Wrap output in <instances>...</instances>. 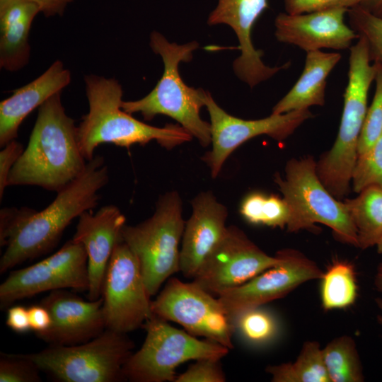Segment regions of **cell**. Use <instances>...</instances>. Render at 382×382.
Returning a JSON list of instances; mask_svg holds the SVG:
<instances>
[{
    "label": "cell",
    "instance_id": "obj_37",
    "mask_svg": "<svg viewBox=\"0 0 382 382\" xmlns=\"http://www.w3.org/2000/svg\"><path fill=\"white\" fill-rule=\"evenodd\" d=\"M30 208L5 207L0 212V245L6 247Z\"/></svg>",
    "mask_w": 382,
    "mask_h": 382
},
{
    "label": "cell",
    "instance_id": "obj_9",
    "mask_svg": "<svg viewBox=\"0 0 382 382\" xmlns=\"http://www.w3.org/2000/svg\"><path fill=\"white\" fill-rule=\"evenodd\" d=\"M143 327L144 341L123 367L125 380L132 382H174L180 364L200 359H221L230 350L214 341L199 340L154 314Z\"/></svg>",
    "mask_w": 382,
    "mask_h": 382
},
{
    "label": "cell",
    "instance_id": "obj_12",
    "mask_svg": "<svg viewBox=\"0 0 382 382\" xmlns=\"http://www.w3.org/2000/svg\"><path fill=\"white\" fill-rule=\"evenodd\" d=\"M204 106L209 115L212 149L202 160L216 178L228 156L246 141L260 135H267L282 141L292 134L305 121L313 115L309 109L283 114H271L259 120H243L227 113L205 91Z\"/></svg>",
    "mask_w": 382,
    "mask_h": 382
},
{
    "label": "cell",
    "instance_id": "obj_29",
    "mask_svg": "<svg viewBox=\"0 0 382 382\" xmlns=\"http://www.w3.org/2000/svg\"><path fill=\"white\" fill-rule=\"evenodd\" d=\"M234 324L241 335L254 344H264L270 341L278 330L275 318L260 307L242 313L235 320Z\"/></svg>",
    "mask_w": 382,
    "mask_h": 382
},
{
    "label": "cell",
    "instance_id": "obj_41",
    "mask_svg": "<svg viewBox=\"0 0 382 382\" xmlns=\"http://www.w3.org/2000/svg\"><path fill=\"white\" fill-rule=\"evenodd\" d=\"M358 6L379 17H382V0H359Z\"/></svg>",
    "mask_w": 382,
    "mask_h": 382
},
{
    "label": "cell",
    "instance_id": "obj_16",
    "mask_svg": "<svg viewBox=\"0 0 382 382\" xmlns=\"http://www.w3.org/2000/svg\"><path fill=\"white\" fill-rule=\"evenodd\" d=\"M268 8V0H217L207 18L209 25H226L235 33L241 54L234 60L233 69L236 76L250 88L283 70L282 65H266L262 60L263 52L256 49L252 40L253 28Z\"/></svg>",
    "mask_w": 382,
    "mask_h": 382
},
{
    "label": "cell",
    "instance_id": "obj_1",
    "mask_svg": "<svg viewBox=\"0 0 382 382\" xmlns=\"http://www.w3.org/2000/svg\"><path fill=\"white\" fill-rule=\"evenodd\" d=\"M86 161L77 127L57 93L38 108L28 146L9 174L8 186L34 185L57 192L81 174Z\"/></svg>",
    "mask_w": 382,
    "mask_h": 382
},
{
    "label": "cell",
    "instance_id": "obj_27",
    "mask_svg": "<svg viewBox=\"0 0 382 382\" xmlns=\"http://www.w3.org/2000/svg\"><path fill=\"white\" fill-rule=\"evenodd\" d=\"M323 349L326 371L330 382H363L364 376L356 342L349 335L330 341Z\"/></svg>",
    "mask_w": 382,
    "mask_h": 382
},
{
    "label": "cell",
    "instance_id": "obj_32",
    "mask_svg": "<svg viewBox=\"0 0 382 382\" xmlns=\"http://www.w3.org/2000/svg\"><path fill=\"white\" fill-rule=\"evenodd\" d=\"M377 65L375 77L376 91L373 101L367 110L358 141V155L364 153L382 134V65Z\"/></svg>",
    "mask_w": 382,
    "mask_h": 382
},
{
    "label": "cell",
    "instance_id": "obj_7",
    "mask_svg": "<svg viewBox=\"0 0 382 382\" xmlns=\"http://www.w3.org/2000/svg\"><path fill=\"white\" fill-rule=\"evenodd\" d=\"M274 182L290 207L288 231L311 229L315 224H322L338 241L358 248L357 230L347 206L323 184L313 157L290 159L284 176L276 174Z\"/></svg>",
    "mask_w": 382,
    "mask_h": 382
},
{
    "label": "cell",
    "instance_id": "obj_40",
    "mask_svg": "<svg viewBox=\"0 0 382 382\" xmlns=\"http://www.w3.org/2000/svg\"><path fill=\"white\" fill-rule=\"evenodd\" d=\"M35 4L45 16H62L74 0H27Z\"/></svg>",
    "mask_w": 382,
    "mask_h": 382
},
{
    "label": "cell",
    "instance_id": "obj_44",
    "mask_svg": "<svg viewBox=\"0 0 382 382\" xmlns=\"http://www.w3.org/2000/svg\"><path fill=\"white\" fill-rule=\"evenodd\" d=\"M376 246L377 248L378 253L382 255V236H381Z\"/></svg>",
    "mask_w": 382,
    "mask_h": 382
},
{
    "label": "cell",
    "instance_id": "obj_31",
    "mask_svg": "<svg viewBox=\"0 0 382 382\" xmlns=\"http://www.w3.org/2000/svg\"><path fill=\"white\" fill-rule=\"evenodd\" d=\"M352 183L357 193L369 186H382V134L371 147L358 155Z\"/></svg>",
    "mask_w": 382,
    "mask_h": 382
},
{
    "label": "cell",
    "instance_id": "obj_38",
    "mask_svg": "<svg viewBox=\"0 0 382 382\" xmlns=\"http://www.w3.org/2000/svg\"><path fill=\"white\" fill-rule=\"evenodd\" d=\"M6 323L13 331L24 333L30 330L28 310L22 306H13L7 311Z\"/></svg>",
    "mask_w": 382,
    "mask_h": 382
},
{
    "label": "cell",
    "instance_id": "obj_8",
    "mask_svg": "<svg viewBox=\"0 0 382 382\" xmlns=\"http://www.w3.org/2000/svg\"><path fill=\"white\" fill-rule=\"evenodd\" d=\"M134 347L127 334L106 328L81 344L50 345L23 355L60 381L118 382L125 381L123 367Z\"/></svg>",
    "mask_w": 382,
    "mask_h": 382
},
{
    "label": "cell",
    "instance_id": "obj_25",
    "mask_svg": "<svg viewBox=\"0 0 382 382\" xmlns=\"http://www.w3.org/2000/svg\"><path fill=\"white\" fill-rule=\"evenodd\" d=\"M266 372L272 382H330L323 349L317 341H306L294 362L270 365Z\"/></svg>",
    "mask_w": 382,
    "mask_h": 382
},
{
    "label": "cell",
    "instance_id": "obj_33",
    "mask_svg": "<svg viewBox=\"0 0 382 382\" xmlns=\"http://www.w3.org/2000/svg\"><path fill=\"white\" fill-rule=\"evenodd\" d=\"M40 371L23 354H1L0 382H40Z\"/></svg>",
    "mask_w": 382,
    "mask_h": 382
},
{
    "label": "cell",
    "instance_id": "obj_6",
    "mask_svg": "<svg viewBox=\"0 0 382 382\" xmlns=\"http://www.w3.org/2000/svg\"><path fill=\"white\" fill-rule=\"evenodd\" d=\"M185 224L181 198L170 191L159 197L151 217L122 228V239L137 257L151 298L180 271L179 245Z\"/></svg>",
    "mask_w": 382,
    "mask_h": 382
},
{
    "label": "cell",
    "instance_id": "obj_34",
    "mask_svg": "<svg viewBox=\"0 0 382 382\" xmlns=\"http://www.w3.org/2000/svg\"><path fill=\"white\" fill-rule=\"evenodd\" d=\"M220 360L216 359L195 360L185 371L177 375L174 382H224L226 376Z\"/></svg>",
    "mask_w": 382,
    "mask_h": 382
},
{
    "label": "cell",
    "instance_id": "obj_2",
    "mask_svg": "<svg viewBox=\"0 0 382 382\" xmlns=\"http://www.w3.org/2000/svg\"><path fill=\"white\" fill-rule=\"evenodd\" d=\"M108 180L104 158L94 156L47 207L40 212L30 209L6 245L0 273L50 251L74 219L97 206L98 192Z\"/></svg>",
    "mask_w": 382,
    "mask_h": 382
},
{
    "label": "cell",
    "instance_id": "obj_28",
    "mask_svg": "<svg viewBox=\"0 0 382 382\" xmlns=\"http://www.w3.org/2000/svg\"><path fill=\"white\" fill-rule=\"evenodd\" d=\"M240 213L249 223L270 227H286L291 219V209L284 197L254 192L242 201Z\"/></svg>",
    "mask_w": 382,
    "mask_h": 382
},
{
    "label": "cell",
    "instance_id": "obj_21",
    "mask_svg": "<svg viewBox=\"0 0 382 382\" xmlns=\"http://www.w3.org/2000/svg\"><path fill=\"white\" fill-rule=\"evenodd\" d=\"M71 73L63 63L55 61L40 76L16 89L0 103V146L16 139L23 120L71 82Z\"/></svg>",
    "mask_w": 382,
    "mask_h": 382
},
{
    "label": "cell",
    "instance_id": "obj_14",
    "mask_svg": "<svg viewBox=\"0 0 382 382\" xmlns=\"http://www.w3.org/2000/svg\"><path fill=\"white\" fill-rule=\"evenodd\" d=\"M276 254L279 257L278 263L217 296L233 323L242 313L281 299L299 286L320 279L323 275V272L313 260L296 249L284 248Z\"/></svg>",
    "mask_w": 382,
    "mask_h": 382
},
{
    "label": "cell",
    "instance_id": "obj_20",
    "mask_svg": "<svg viewBox=\"0 0 382 382\" xmlns=\"http://www.w3.org/2000/svg\"><path fill=\"white\" fill-rule=\"evenodd\" d=\"M191 204L181 241L180 272L193 279L224 236L228 211L209 191L199 193Z\"/></svg>",
    "mask_w": 382,
    "mask_h": 382
},
{
    "label": "cell",
    "instance_id": "obj_26",
    "mask_svg": "<svg viewBox=\"0 0 382 382\" xmlns=\"http://www.w3.org/2000/svg\"><path fill=\"white\" fill-rule=\"evenodd\" d=\"M320 279L321 304L325 311L346 308L355 303L358 285L354 267L349 262L332 261Z\"/></svg>",
    "mask_w": 382,
    "mask_h": 382
},
{
    "label": "cell",
    "instance_id": "obj_4",
    "mask_svg": "<svg viewBox=\"0 0 382 382\" xmlns=\"http://www.w3.org/2000/svg\"><path fill=\"white\" fill-rule=\"evenodd\" d=\"M371 60L368 44L362 36L349 48L348 82L344 93L343 110L335 141L316 162V172L323 184L342 200L350 189L357 146L367 112V100L377 65Z\"/></svg>",
    "mask_w": 382,
    "mask_h": 382
},
{
    "label": "cell",
    "instance_id": "obj_5",
    "mask_svg": "<svg viewBox=\"0 0 382 382\" xmlns=\"http://www.w3.org/2000/svg\"><path fill=\"white\" fill-rule=\"evenodd\" d=\"M149 45L153 52L163 62V73L154 89L144 98L122 101V108L129 114L140 113L145 120H151L158 115L175 120L192 137L205 147L211 143V125L200 117L204 106L205 91L187 86L179 71L180 62L192 60L193 52L199 43L192 41L178 45L169 42L161 33L153 31Z\"/></svg>",
    "mask_w": 382,
    "mask_h": 382
},
{
    "label": "cell",
    "instance_id": "obj_39",
    "mask_svg": "<svg viewBox=\"0 0 382 382\" xmlns=\"http://www.w3.org/2000/svg\"><path fill=\"white\" fill-rule=\"evenodd\" d=\"M30 330L39 333L47 330L51 325V317L42 304L33 305L28 308Z\"/></svg>",
    "mask_w": 382,
    "mask_h": 382
},
{
    "label": "cell",
    "instance_id": "obj_35",
    "mask_svg": "<svg viewBox=\"0 0 382 382\" xmlns=\"http://www.w3.org/2000/svg\"><path fill=\"white\" fill-rule=\"evenodd\" d=\"M286 13L303 14L337 8H351L359 0H283Z\"/></svg>",
    "mask_w": 382,
    "mask_h": 382
},
{
    "label": "cell",
    "instance_id": "obj_3",
    "mask_svg": "<svg viewBox=\"0 0 382 382\" xmlns=\"http://www.w3.org/2000/svg\"><path fill=\"white\" fill-rule=\"evenodd\" d=\"M84 79L88 112L77 127V137L86 161L91 160L96 149L104 143L129 147L155 140L170 149L192 139V136L179 124L154 127L125 111L122 88L116 79L96 75L86 76Z\"/></svg>",
    "mask_w": 382,
    "mask_h": 382
},
{
    "label": "cell",
    "instance_id": "obj_43",
    "mask_svg": "<svg viewBox=\"0 0 382 382\" xmlns=\"http://www.w3.org/2000/svg\"><path fill=\"white\" fill-rule=\"evenodd\" d=\"M376 304L381 311L380 314L378 316V323L382 326V299L381 298H378L376 299Z\"/></svg>",
    "mask_w": 382,
    "mask_h": 382
},
{
    "label": "cell",
    "instance_id": "obj_11",
    "mask_svg": "<svg viewBox=\"0 0 382 382\" xmlns=\"http://www.w3.org/2000/svg\"><path fill=\"white\" fill-rule=\"evenodd\" d=\"M101 298L107 329L127 334L143 326L152 315L139 262L122 239L108 265Z\"/></svg>",
    "mask_w": 382,
    "mask_h": 382
},
{
    "label": "cell",
    "instance_id": "obj_17",
    "mask_svg": "<svg viewBox=\"0 0 382 382\" xmlns=\"http://www.w3.org/2000/svg\"><path fill=\"white\" fill-rule=\"evenodd\" d=\"M40 304L50 313L51 325L35 333L50 345H74L88 342L105 329L103 299L85 301L66 289L50 291Z\"/></svg>",
    "mask_w": 382,
    "mask_h": 382
},
{
    "label": "cell",
    "instance_id": "obj_22",
    "mask_svg": "<svg viewBox=\"0 0 382 382\" xmlns=\"http://www.w3.org/2000/svg\"><path fill=\"white\" fill-rule=\"evenodd\" d=\"M39 8L27 0H0V66L16 71L28 62L30 30Z\"/></svg>",
    "mask_w": 382,
    "mask_h": 382
},
{
    "label": "cell",
    "instance_id": "obj_10",
    "mask_svg": "<svg viewBox=\"0 0 382 382\" xmlns=\"http://www.w3.org/2000/svg\"><path fill=\"white\" fill-rule=\"evenodd\" d=\"M152 314L180 325L194 336L203 337L229 349L236 328L218 297L195 282L170 277L151 301Z\"/></svg>",
    "mask_w": 382,
    "mask_h": 382
},
{
    "label": "cell",
    "instance_id": "obj_19",
    "mask_svg": "<svg viewBox=\"0 0 382 382\" xmlns=\"http://www.w3.org/2000/svg\"><path fill=\"white\" fill-rule=\"evenodd\" d=\"M78 219L73 239L83 246L87 255L88 299L97 300L101 297L110 259L122 240L126 218L117 207L110 204L95 213L84 212Z\"/></svg>",
    "mask_w": 382,
    "mask_h": 382
},
{
    "label": "cell",
    "instance_id": "obj_24",
    "mask_svg": "<svg viewBox=\"0 0 382 382\" xmlns=\"http://www.w3.org/2000/svg\"><path fill=\"white\" fill-rule=\"evenodd\" d=\"M344 202L357 230L358 248L376 245L382 236V186H369Z\"/></svg>",
    "mask_w": 382,
    "mask_h": 382
},
{
    "label": "cell",
    "instance_id": "obj_42",
    "mask_svg": "<svg viewBox=\"0 0 382 382\" xmlns=\"http://www.w3.org/2000/svg\"><path fill=\"white\" fill-rule=\"evenodd\" d=\"M376 289L382 294V262L379 264L374 277Z\"/></svg>",
    "mask_w": 382,
    "mask_h": 382
},
{
    "label": "cell",
    "instance_id": "obj_23",
    "mask_svg": "<svg viewBox=\"0 0 382 382\" xmlns=\"http://www.w3.org/2000/svg\"><path fill=\"white\" fill-rule=\"evenodd\" d=\"M341 59L337 52H306L303 71L290 91L273 107L272 114L308 109L325 104L327 78Z\"/></svg>",
    "mask_w": 382,
    "mask_h": 382
},
{
    "label": "cell",
    "instance_id": "obj_18",
    "mask_svg": "<svg viewBox=\"0 0 382 382\" xmlns=\"http://www.w3.org/2000/svg\"><path fill=\"white\" fill-rule=\"evenodd\" d=\"M348 10L337 8L297 15L280 13L274 20L275 37L306 52L321 49L347 50L359 37L345 22Z\"/></svg>",
    "mask_w": 382,
    "mask_h": 382
},
{
    "label": "cell",
    "instance_id": "obj_36",
    "mask_svg": "<svg viewBox=\"0 0 382 382\" xmlns=\"http://www.w3.org/2000/svg\"><path fill=\"white\" fill-rule=\"evenodd\" d=\"M23 145L16 139L8 142L0 151V198L1 200L8 187L9 174L23 151Z\"/></svg>",
    "mask_w": 382,
    "mask_h": 382
},
{
    "label": "cell",
    "instance_id": "obj_13",
    "mask_svg": "<svg viewBox=\"0 0 382 382\" xmlns=\"http://www.w3.org/2000/svg\"><path fill=\"white\" fill-rule=\"evenodd\" d=\"M88 288L87 255L83 246L72 238L52 255L11 272L0 285L1 307L41 292Z\"/></svg>",
    "mask_w": 382,
    "mask_h": 382
},
{
    "label": "cell",
    "instance_id": "obj_15",
    "mask_svg": "<svg viewBox=\"0 0 382 382\" xmlns=\"http://www.w3.org/2000/svg\"><path fill=\"white\" fill-rule=\"evenodd\" d=\"M277 254L269 255L240 228L227 226L222 239L206 259L193 279L202 289L218 296L239 286L274 266Z\"/></svg>",
    "mask_w": 382,
    "mask_h": 382
},
{
    "label": "cell",
    "instance_id": "obj_30",
    "mask_svg": "<svg viewBox=\"0 0 382 382\" xmlns=\"http://www.w3.org/2000/svg\"><path fill=\"white\" fill-rule=\"evenodd\" d=\"M349 26L366 40L371 62L382 65V17L355 6L347 11Z\"/></svg>",
    "mask_w": 382,
    "mask_h": 382
}]
</instances>
